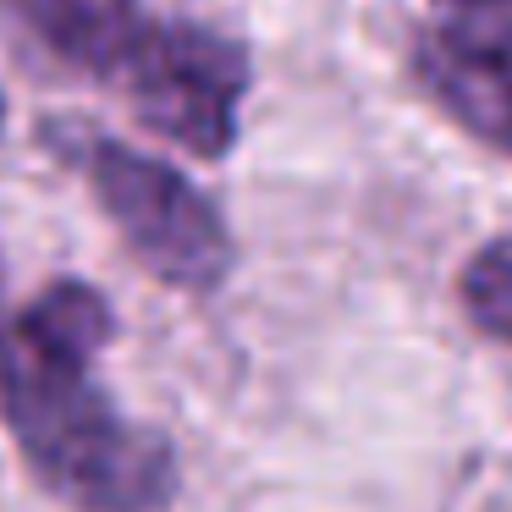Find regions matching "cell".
<instances>
[{
	"instance_id": "2",
	"label": "cell",
	"mask_w": 512,
	"mask_h": 512,
	"mask_svg": "<svg viewBox=\"0 0 512 512\" xmlns=\"http://www.w3.org/2000/svg\"><path fill=\"white\" fill-rule=\"evenodd\" d=\"M45 144L89 182L105 221L122 232L133 259L177 292H215L232 270V232L221 210L171 160L144 155L111 133L50 122Z\"/></svg>"
},
{
	"instance_id": "3",
	"label": "cell",
	"mask_w": 512,
	"mask_h": 512,
	"mask_svg": "<svg viewBox=\"0 0 512 512\" xmlns=\"http://www.w3.org/2000/svg\"><path fill=\"white\" fill-rule=\"evenodd\" d=\"M116 89L155 138L199 160H221L243 127L248 50L210 23L155 17Z\"/></svg>"
},
{
	"instance_id": "6",
	"label": "cell",
	"mask_w": 512,
	"mask_h": 512,
	"mask_svg": "<svg viewBox=\"0 0 512 512\" xmlns=\"http://www.w3.org/2000/svg\"><path fill=\"white\" fill-rule=\"evenodd\" d=\"M457 298H463V314L474 320L479 336L512 347V232L490 237L474 259L457 276Z\"/></svg>"
},
{
	"instance_id": "5",
	"label": "cell",
	"mask_w": 512,
	"mask_h": 512,
	"mask_svg": "<svg viewBox=\"0 0 512 512\" xmlns=\"http://www.w3.org/2000/svg\"><path fill=\"white\" fill-rule=\"evenodd\" d=\"M17 12L50 56L111 83V89L155 23L144 0H17Z\"/></svg>"
},
{
	"instance_id": "7",
	"label": "cell",
	"mask_w": 512,
	"mask_h": 512,
	"mask_svg": "<svg viewBox=\"0 0 512 512\" xmlns=\"http://www.w3.org/2000/svg\"><path fill=\"white\" fill-rule=\"evenodd\" d=\"M441 28L479 45H512V0H435Z\"/></svg>"
},
{
	"instance_id": "4",
	"label": "cell",
	"mask_w": 512,
	"mask_h": 512,
	"mask_svg": "<svg viewBox=\"0 0 512 512\" xmlns=\"http://www.w3.org/2000/svg\"><path fill=\"white\" fill-rule=\"evenodd\" d=\"M413 78L463 133L512 155V45H479L452 28H430L413 45Z\"/></svg>"
},
{
	"instance_id": "8",
	"label": "cell",
	"mask_w": 512,
	"mask_h": 512,
	"mask_svg": "<svg viewBox=\"0 0 512 512\" xmlns=\"http://www.w3.org/2000/svg\"><path fill=\"white\" fill-rule=\"evenodd\" d=\"M0 138H6V94H0Z\"/></svg>"
},
{
	"instance_id": "1",
	"label": "cell",
	"mask_w": 512,
	"mask_h": 512,
	"mask_svg": "<svg viewBox=\"0 0 512 512\" xmlns=\"http://www.w3.org/2000/svg\"><path fill=\"white\" fill-rule=\"evenodd\" d=\"M116 314L78 276L50 281L0 320V430L28 474L78 512H166L177 501V452L160 430L127 419L94 380Z\"/></svg>"
}]
</instances>
